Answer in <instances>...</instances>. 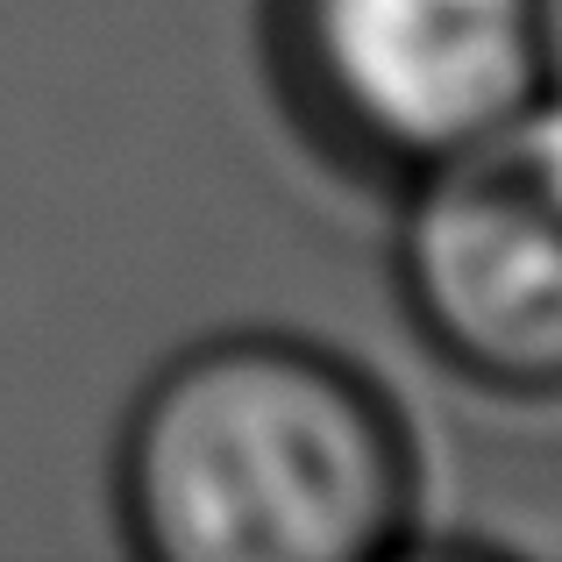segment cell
Wrapping results in <instances>:
<instances>
[{
    "label": "cell",
    "mask_w": 562,
    "mask_h": 562,
    "mask_svg": "<svg viewBox=\"0 0 562 562\" xmlns=\"http://www.w3.org/2000/svg\"><path fill=\"white\" fill-rule=\"evenodd\" d=\"M285 128L357 186H406L549 93L541 0H257Z\"/></svg>",
    "instance_id": "7a4b0ae2"
},
{
    "label": "cell",
    "mask_w": 562,
    "mask_h": 562,
    "mask_svg": "<svg viewBox=\"0 0 562 562\" xmlns=\"http://www.w3.org/2000/svg\"><path fill=\"white\" fill-rule=\"evenodd\" d=\"M114 527L143 562L406 555L420 535L413 427L363 363L314 335H200L128 398Z\"/></svg>",
    "instance_id": "6da1fadb"
},
{
    "label": "cell",
    "mask_w": 562,
    "mask_h": 562,
    "mask_svg": "<svg viewBox=\"0 0 562 562\" xmlns=\"http://www.w3.org/2000/svg\"><path fill=\"white\" fill-rule=\"evenodd\" d=\"M541 29H549V86L562 93V0H541Z\"/></svg>",
    "instance_id": "277c9868"
},
{
    "label": "cell",
    "mask_w": 562,
    "mask_h": 562,
    "mask_svg": "<svg viewBox=\"0 0 562 562\" xmlns=\"http://www.w3.org/2000/svg\"><path fill=\"white\" fill-rule=\"evenodd\" d=\"M392 192V300L420 349L477 392L562 398V93Z\"/></svg>",
    "instance_id": "3957f363"
}]
</instances>
